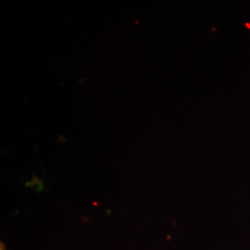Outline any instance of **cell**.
Returning <instances> with one entry per match:
<instances>
[{"label": "cell", "mask_w": 250, "mask_h": 250, "mask_svg": "<svg viewBox=\"0 0 250 250\" xmlns=\"http://www.w3.org/2000/svg\"><path fill=\"white\" fill-rule=\"evenodd\" d=\"M1 250H4V247H1Z\"/></svg>", "instance_id": "6da1fadb"}]
</instances>
